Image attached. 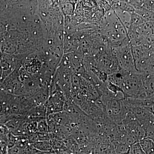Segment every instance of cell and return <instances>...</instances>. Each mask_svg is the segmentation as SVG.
<instances>
[{
  "label": "cell",
  "mask_w": 154,
  "mask_h": 154,
  "mask_svg": "<svg viewBox=\"0 0 154 154\" xmlns=\"http://www.w3.org/2000/svg\"><path fill=\"white\" fill-rule=\"evenodd\" d=\"M108 111L110 114L118 115L122 110V102L119 99H113L108 103Z\"/></svg>",
  "instance_id": "6da1fadb"
},
{
  "label": "cell",
  "mask_w": 154,
  "mask_h": 154,
  "mask_svg": "<svg viewBox=\"0 0 154 154\" xmlns=\"http://www.w3.org/2000/svg\"><path fill=\"white\" fill-rule=\"evenodd\" d=\"M30 143L36 149L42 152H54L50 140L40 141Z\"/></svg>",
  "instance_id": "7a4b0ae2"
},
{
  "label": "cell",
  "mask_w": 154,
  "mask_h": 154,
  "mask_svg": "<svg viewBox=\"0 0 154 154\" xmlns=\"http://www.w3.org/2000/svg\"><path fill=\"white\" fill-rule=\"evenodd\" d=\"M139 143L146 154H154V143L152 139L144 138L140 140Z\"/></svg>",
  "instance_id": "3957f363"
},
{
  "label": "cell",
  "mask_w": 154,
  "mask_h": 154,
  "mask_svg": "<svg viewBox=\"0 0 154 154\" xmlns=\"http://www.w3.org/2000/svg\"><path fill=\"white\" fill-rule=\"evenodd\" d=\"M37 131L41 133H49L46 119L38 121L37 123Z\"/></svg>",
  "instance_id": "277c9868"
},
{
  "label": "cell",
  "mask_w": 154,
  "mask_h": 154,
  "mask_svg": "<svg viewBox=\"0 0 154 154\" xmlns=\"http://www.w3.org/2000/svg\"><path fill=\"white\" fill-rule=\"evenodd\" d=\"M25 149L18 145L15 144L12 147L8 149V154H23Z\"/></svg>",
  "instance_id": "5b68a950"
},
{
  "label": "cell",
  "mask_w": 154,
  "mask_h": 154,
  "mask_svg": "<svg viewBox=\"0 0 154 154\" xmlns=\"http://www.w3.org/2000/svg\"><path fill=\"white\" fill-rule=\"evenodd\" d=\"M130 152L131 154H146L141 147L139 142L132 145L131 147Z\"/></svg>",
  "instance_id": "8992f818"
},
{
  "label": "cell",
  "mask_w": 154,
  "mask_h": 154,
  "mask_svg": "<svg viewBox=\"0 0 154 154\" xmlns=\"http://www.w3.org/2000/svg\"><path fill=\"white\" fill-rule=\"evenodd\" d=\"M8 144L5 140L0 138V150L3 154H8Z\"/></svg>",
  "instance_id": "52a82bcc"
},
{
  "label": "cell",
  "mask_w": 154,
  "mask_h": 154,
  "mask_svg": "<svg viewBox=\"0 0 154 154\" xmlns=\"http://www.w3.org/2000/svg\"><path fill=\"white\" fill-rule=\"evenodd\" d=\"M10 132L5 125L0 124V138H3L5 137Z\"/></svg>",
  "instance_id": "ba28073f"
},
{
  "label": "cell",
  "mask_w": 154,
  "mask_h": 154,
  "mask_svg": "<svg viewBox=\"0 0 154 154\" xmlns=\"http://www.w3.org/2000/svg\"><path fill=\"white\" fill-rule=\"evenodd\" d=\"M0 154H3L1 150H0Z\"/></svg>",
  "instance_id": "9c48e42d"
},
{
  "label": "cell",
  "mask_w": 154,
  "mask_h": 154,
  "mask_svg": "<svg viewBox=\"0 0 154 154\" xmlns=\"http://www.w3.org/2000/svg\"><path fill=\"white\" fill-rule=\"evenodd\" d=\"M0 110H1V107H0Z\"/></svg>",
  "instance_id": "30bf717a"
}]
</instances>
